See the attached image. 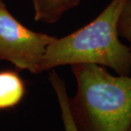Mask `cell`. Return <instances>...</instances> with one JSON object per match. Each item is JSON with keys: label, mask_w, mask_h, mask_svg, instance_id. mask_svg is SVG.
I'll return each instance as SVG.
<instances>
[{"label": "cell", "mask_w": 131, "mask_h": 131, "mask_svg": "<svg viewBox=\"0 0 131 131\" xmlns=\"http://www.w3.org/2000/svg\"><path fill=\"white\" fill-rule=\"evenodd\" d=\"M127 0H112L91 22L47 46L39 73L57 67L92 63L130 75L131 53L119 40L118 22Z\"/></svg>", "instance_id": "obj_1"}, {"label": "cell", "mask_w": 131, "mask_h": 131, "mask_svg": "<svg viewBox=\"0 0 131 131\" xmlns=\"http://www.w3.org/2000/svg\"><path fill=\"white\" fill-rule=\"evenodd\" d=\"M77 91L69 97L78 131H128L131 126V77L113 75L105 67L71 66Z\"/></svg>", "instance_id": "obj_2"}, {"label": "cell", "mask_w": 131, "mask_h": 131, "mask_svg": "<svg viewBox=\"0 0 131 131\" xmlns=\"http://www.w3.org/2000/svg\"><path fill=\"white\" fill-rule=\"evenodd\" d=\"M54 39L27 28L0 0V60L9 62L19 70L39 74L47 47Z\"/></svg>", "instance_id": "obj_3"}, {"label": "cell", "mask_w": 131, "mask_h": 131, "mask_svg": "<svg viewBox=\"0 0 131 131\" xmlns=\"http://www.w3.org/2000/svg\"><path fill=\"white\" fill-rule=\"evenodd\" d=\"M26 84L18 72L0 71V110L15 107L24 99Z\"/></svg>", "instance_id": "obj_4"}, {"label": "cell", "mask_w": 131, "mask_h": 131, "mask_svg": "<svg viewBox=\"0 0 131 131\" xmlns=\"http://www.w3.org/2000/svg\"><path fill=\"white\" fill-rule=\"evenodd\" d=\"M34 19L46 24L56 23L66 12L76 7L81 0H31Z\"/></svg>", "instance_id": "obj_5"}, {"label": "cell", "mask_w": 131, "mask_h": 131, "mask_svg": "<svg viewBox=\"0 0 131 131\" xmlns=\"http://www.w3.org/2000/svg\"><path fill=\"white\" fill-rule=\"evenodd\" d=\"M49 74V82L51 84L59 107L61 119L64 131H78L72 118L69 107V96L68 95L64 80L58 74L55 69H51Z\"/></svg>", "instance_id": "obj_6"}, {"label": "cell", "mask_w": 131, "mask_h": 131, "mask_svg": "<svg viewBox=\"0 0 131 131\" xmlns=\"http://www.w3.org/2000/svg\"><path fill=\"white\" fill-rule=\"evenodd\" d=\"M118 36L126 39L129 42L131 53V0H127L119 15L118 22Z\"/></svg>", "instance_id": "obj_7"}, {"label": "cell", "mask_w": 131, "mask_h": 131, "mask_svg": "<svg viewBox=\"0 0 131 131\" xmlns=\"http://www.w3.org/2000/svg\"><path fill=\"white\" fill-rule=\"evenodd\" d=\"M128 131H131V126L129 127V129H128Z\"/></svg>", "instance_id": "obj_8"}]
</instances>
